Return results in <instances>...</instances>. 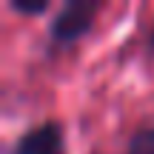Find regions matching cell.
<instances>
[{
    "mask_svg": "<svg viewBox=\"0 0 154 154\" xmlns=\"http://www.w3.org/2000/svg\"><path fill=\"white\" fill-rule=\"evenodd\" d=\"M94 17V6L91 3H69L60 14L54 17V26H51V34L57 40H74L91 26Z\"/></svg>",
    "mask_w": 154,
    "mask_h": 154,
    "instance_id": "6da1fadb",
    "label": "cell"
},
{
    "mask_svg": "<svg viewBox=\"0 0 154 154\" xmlns=\"http://www.w3.org/2000/svg\"><path fill=\"white\" fill-rule=\"evenodd\" d=\"M14 154H63V140H60V128L54 123L29 131L26 137L17 143Z\"/></svg>",
    "mask_w": 154,
    "mask_h": 154,
    "instance_id": "7a4b0ae2",
    "label": "cell"
},
{
    "mask_svg": "<svg viewBox=\"0 0 154 154\" xmlns=\"http://www.w3.org/2000/svg\"><path fill=\"white\" fill-rule=\"evenodd\" d=\"M131 154H154V131H143L131 140Z\"/></svg>",
    "mask_w": 154,
    "mask_h": 154,
    "instance_id": "3957f363",
    "label": "cell"
},
{
    "mask_svg": "<svg viewBox=\"0 0 154 154\" xmlns=\"http://www.w3.org/2000/svg\"><path fill=\"white\" fill-rule=\"evenodd\" d=\"M11 6L23 14H37V11L46 9V0H11Z\"/></svg>",
    "mask_w": 154,
    "mask_h": 154,
    "instance_id": "277c9868",
    "label": "cell"
}]
</instances>
